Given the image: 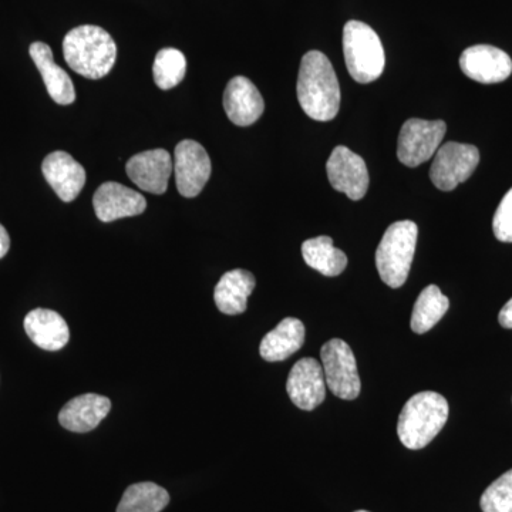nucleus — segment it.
<instances>
[{
	"instance_id": "obj_16",
	"label": "nucleus",
	"mask_w": 512,
	"mask_h": 512,
	"mask_svg": "<svg viewBox=\"0 0 512 512\" xmlns=\"http://www.w3.org/2000/svg\"><path fill=\"white\" fill-rule=\"evenodd\" d=\"M224 109L228 119L239 127H248L261 119L265 103L261 93L247 77L237 76L224 93Z\"/></svg>"
},
{
	"instance_id": "obj_27",
	"label": "nucleus",
	"mask_w": 512,
	"mask_h": 512,
	"mask_svg": "<svg viewBox=\"0 0 512 512\" xmlns=\"http://www.w3.org/2000/svg\"><path fill=\"white\" fill-rule=\"evenodd\" d=\"M493 231L498 241L512 242V188L495 211Z\"/></svg>"
},
{
	"instance_id": "obj_10",
	"label": "nucleus",
	"mask_w": 512,
	"mask_h": 512,
	"mask_svg": "<svg viewBox=\"0 0 512 512\" xmlns=\"http://www.w3.org/2000/svg\"><path fill=\"white\" fill-rule=\"evenodd\" d=\"M329 183L336 191L348 195L350 200L359 201L369 188V173L365 160L348 147L338 146L330 154L328 164Z\"/></svg>"
},
{
	"instance_id": "obj_7",
	"label": "nucleus",
	"mask_w": 512,
	"mask_h": 512,
	"mask_svg": "<svg viewBox=\"0 0 512 512\" xmlns=\"http://www.w3.org/2000/svg\"><path fill=\"white\" fill-rule=\"evenodd\" d=\"M446 131V123L441 120H407L397 141L400 163L414 168L429 161L439 150Z\"/></svg>"
},
{
	"instance_id": "obj_14",
	"label": "nucleus",
	"mask_w": 512,
	"mask_h": 512,
	"mask_svg": "<svg viewBox=\"0 0 512 512\" xmlns=\"http://www.w3.org/2000/svg\"><path fill=\"white\" fill-rule=\"evenodd\" d=\"M93 207L101 222H113L143 214L147 210V201L140 192L109 181L94 192Z\"/></svg>"
},
{
	"instance_id": "obj_8",
	"label": "nucleus",
	"mask_w": 512,
	"mask_h": 512,
	"mask_svg": "<svg viewBox=\"0 0 512 512\" xmlns=\"http://www.w3.org/2000/svg\"><path fill=\"white\" fill-rule=\"evenodd\" d=\"M480 163V151L471 144L448 141L434 154L430 178L441 191H453L476 171Z\"/></svg>"
},
{
	"instance_id": "obj_25",
	"label": "nucleus",
	"mask_w": 512,
	"mask_h": 512,
	"mask_svg": "<svg viewBox=\"0 0 512 512\" xmlns=\"http://www.w3.org/2000/svg\"><path fill=\"white\" fill-rule=\"evenodd\" d=\"M187 72V59L184 53L173 47H165L154 60V82L161 90H171L183 82Z\"/></svg>"
},
{
	"instance_id": "obj_28",
	"label": "nucleus",
	"mask_w": 512,
	"mask_h": 512,
	"mask_svg": "<svg viewBox=\"0 0 512 512\" xmlns=\"http://www.w3.org/2000/svg\"><path fill=\"white\" fill-rule=\"evenodd\" d=\"M498 322H500L503 328L512 329V298L501 309L500 315H498Z\"/></svg>"
},
{
	"instance_id": "obj_20",
	"label": "nucleus",
	"mask_w": 512,
	"mask_h": 512,
	"mask_svg": "<svg viewBox=\"0 0 512 512\" xmlns=\"http://www.w3.org/2000/svg\"><path fill=\"white\" fill-rule=\"evenodd\" d=\"M255 276L244 269H234L222 275L215 286L214 301L225 315H239L247 311L248 298L255 289Z\"/></svg>"
},
{
	"instance_id": "obj_11",
	"label": "nucleus",
	"mask_w": 512,
	"mask_h": 512,
	"mask_svg": "<svg viewBox=\"0 0 512 512\" xmlns=\"http://www.w3.org/2000/svg\"><path fill=\"white\" fill-rule=\"evenodd\" d=\"M286 392L292 403L306 412H311L322 404L326 396V380L318 360L305 357L296 362L289 373Z\"/></svg>"
},
{
	"instance_id": "obj_2",
	"label": "nucleus",
	"mask_w": 512,
	"mask_h": 512,
	"mask_svg": "<svg viewBox=\"0 0 512 512\" xmlns=\"http://www.w3.org/2000/svg\"><path fill=\"white\" fill-rule=\"evenodd\" d=\"M63 55L70 69L86 79H103L116 63L117 46L113 37L99 26L84 25L67 33Z\"/></svg>"
},
{
	"instance_id": "obj_4",
	"label": "nucleus",
	"mask_w": 512,
	"mask_h": 512,
	"mask_svg": "<svg viewBox=\"0 0 512 512\" xmlns=\"http://www.w3.org/2000/svg\"><path fill=\"white\" fill-rule=\"evenodd\" d=\"M419 228L413 221H397L384 232L376 251L380 278L390 288H400L409 278Z\"/></svg>"
},
{
	"instance_id": "obj_6",
	"label": "nucleus",
	"mask_w": 512,
	"mask_h": 512,
	"mask_svg": "<svg viewBox=\"0 0 512 512\" xmlns=\"http://www.w3.org/2000/svg\"><path fill=\"white\" fill-rule=\"evenodd\" d=\"M326 386L336 397L355 400L359 397L362 383L357 372L356 357L345 340L332 339L320 350Z\"/></svg>"
},
{
	"instance_id": "obj_29",
	"label": "nucleus",
	"mask_w": 512,
	"mask_h": 512,
	"mask_svg": "<svg viewBox=\"0 0 512 512\" xmlns=\"http://www.w3.org/2000/svg\"><path fill=\"white\" fill-rule=\"evenodd\" d=\"M10 248V238L8 231H6L5 227L0 224V259L3 258L6 254H8Z\"/></svg>"
},
{
	"instance_id": "obj_19",
	"label": "nucleus",
	"mask_w": 512,
	"mask_h": 512,
	"mask_svg": "<svg viewBox=\"0 0 512 512\" xmlns=\"http://www.w3.org/2000/svg\"><path fill=\"white\" fill-rule=\"evenodd\" d=\"M29 52L37 70L42 74L49 96L62 106L72 104L76 100L74 84L69 74L64 72L59 64L55 63L50 46L46 43L35 42L30 46Z\"/></svg>"
},
{
	"instance_id": "obj_17",
	"label": "nucleus",
	"mask_w": 512,
	"mask_h": 512,
	"mask_svg": "<svg viewBox=\"0 0 512 512\" xmlns=\"http://www.w3.org/2000/svg\"><path fill=\"white\" fill-rule=\"evenodd\" d=\"M111 402L99 394H82L74 397L60 410L59 421L64 429L73 433H89L106 419Z\"/></svg>"
},
{
	"instance_id": "obj_12",
	"label": "nucleus",
	"mask_w": 512,
	"mask_h": 512,
	"mask_svg": "<svg viewBox=\"0 0 512 512\" xmlns=\"http://www.w3.org/2000/svg\"><path fill=\"white\" fill-rule=\"evenodd\" d=\"M126 171L140 190L163 195L174 171L173 158L163 148L144 151L127 161Z\"/></svg>"
},
{
	"instance_id": "obj_9",
	"label": "nucleus",
	"mask_w": 512,
	"mask_h": 512,
	"mask_svg": "<svg viewBox=\"0 0 512 512\" xmlns=\"http://www.w3.org/2000/svg\"><path fill=\"white\" fill-rule=\"evenodd\" d=\"M212 171L211 158L194 140L178 143L174 151V173L177 190L185 198H194L204 190Z\"/></svg>"
},
{
	"instance_id": "obj_5",
	"label": "nucleus",
	"mask_w": 512,
	"mask_h": 512,
	"mask_svg": "<svg viewBox=\"0 0 512 512\" xmlns=\"http://www.w3.org/2000/svg\"><path fill=\"white\" fill-rule=\"evenodd\" d=\"M343 53L349 74L357 83H372L382 76L386 64L382 40L366 23L359 20L346 23Z\"/></svg>"
},
{
	"instance_id": "obj_24",
	"label": "nucleus",
	"mask_w": 512,
	"mask_h": 512,
	"mask_svg": "<svg viewBox=\"0 0 512 512\" xmlns=\"http://www.w3.org/2000/svg\"><path fill=\"white\" fill-rule=\"evenodd\" d=\"M170 504V494L156 483H137L124 491L117 512H161Z\"/></svg>"
},
{
	"instance_id": "obj_26",
	"label": "nucleus",
	"mask_w": 512,
	"mask_h": 512,
	"mask_svg": "<svg viewBox=\"0 0 512 512\" xmlns=\"http://www.w3.org/2000/svg\"><path fill=\"white\" fill-rule=\"evenodd\" d=\"M480 505L483 512H512V470L484 491Z\"/></svg>"
},
{
	"instance_id": "obj_22",
	"label": "nucleus",
	"mask_w": 512,
	"mask_h": 512,
	"mask_svg": "<svg viewBox=\"0 0 512 512\" xmlns=\"http://www.w3.org/2000/svg\"><path fill=\"white\" fill-rule=\"evenodd\" d=\"M302 255L306 265L325 276H338L348 266V256L333 247L330 237H318L303 242Z\"/></svg>"
},
{
	"instance_id": "obj_21",
	"label": "nucleus",
	"mask_w": 512,
	"mask_h": 512,
	"mask_svg": "<svg viewBox=\"0 0 512 512\" xmlns=\"http://www.w3.org/2000/svg\"><path fill=\"white\" fill-rule=\"evenodd\" d=\"M305 325L299 319L286 318L266 333L259 353L266 362H282L298 352L305 343Z\"/></svg>"
},
{
	"instance_id": "obj_23",
	"label": "nucleus",
	"mask_w": 512,
	"mask_h": 512,
	"mask_svg": "<svg viewBox=\"0 0 512 512\" xmlns=\"http://www.w3.org/2000/svg\"><path fill=\"white\" fill-rule=\"evenodd\" d=\"M448 308H450V301L440 291L439 286H427L414 303L412 322H410L413 332L417 335L429 332L446 315Z\"/></svg>"
},
{
	"instance_id": "obj_30",
	"label": "nucleus",
	"mask_w": 512,
	"mask_h": 512,
	"mask_svg": "<svg viewBox=\"0 0 512 512\" xmlns=\"http://www.w3.org/2000/svg\"><path fill=\"white\" fill-rule=\"evenodd\" d=\"M355 512H369V511H365V510H360V511H355Z\"/></svg>"
},
{
	"instance_id": "obj_1",
	"label": "nucleus",
	"mask_w": 512,
	"mask_h": 512,
	"mask_svg": "<svg viewBox=\"0 0 512 512\" xmlns=\"http://www.w3.org/2000/svg\"><path fill=\"white\" fill-rule=\"evenodd\" d=\"M298 100L306 116L316 121L335 119L340 107L338 76L328 57L318 50L302 57L298 76Z\"/></svg>"
},
{
	"instance_id": "obj_18",
	"label": "nucleus",
	"mask_w": 512,
	"mask_h": 512,
	"mask_svg": "<svg viewBox=\"0 0 512 512\" xmlns=\"http://www.w3.org/2000/svg\"><path fill=\"white\" fill-rule=\"evenodd\" d=\"M25 330L30 340L47 352H57L69 343L70 330L66 320L50 309H35L25 318Z\"/></svg>"
},
{
	"instance_id": "obj_13",
	"label": "nucleus",
	"mask_w": 512,
	"mask_h": 512,
	"mask_svg": "<svg viewBox=\"0 0 512 512\" xmlns=\"http://www.w3.org/2000/svg\"><path fill=\"white\" fill-rule=\"evenodd\" d=\"M460 67L468 79L483 84L501 83L512 73L511 57L490 45L468 47L460 57Z\"/></svg>"
},
{
	"instance_id": "obj_3",
	"label": "nucleus",
	"mask_w": 512,
	"mask_h": 512,
	"mask_svg": "<svg viewBox=\"0 0 512 512\" xmlns=\"http://www.w3.org/2000/svg\"><path fill=\"white\" fill-rule=\"evenodd\" d=\"M448 412L447 400L440 393L421 392L410 397L397 421V434L403 446L410 450L429 446L446 426Z\"/></svg>"
},
{
	"instance_id": "obj_15",
	"label": "nucleus",
	"mask_w": 512,
	"mask_h": 512,
	"mask_svg": "<svg viewBox=\"0 0 512 512\" xmlns=\"http://www.w3.org/2000/svg\"><path fill=\"white\" fill-rule=\"evenodd\" d=\"M43 175L47 183L64 202H72L79 197L86 184V170L69 153L55 151L43 160Z\"/></svg>"
}]
</instances>
